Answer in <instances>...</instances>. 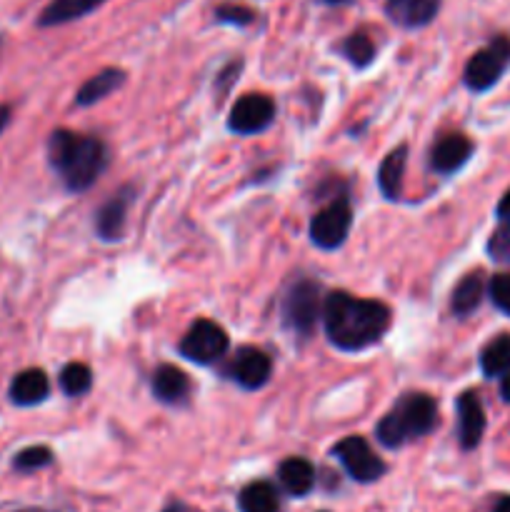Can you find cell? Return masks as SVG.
Listing matches in <instances>:
<instances>
[{
  "instance_id": "cell-1",
  "label": "cell",
  "mask_w": 510,
  "mask_h": 512,
  "mask_svg": "<svg viewBox=\"0 0 510 512\" xmlns=\"http://www.w3.org/2000/svg\"><path fill=\"white\" fill-rule=\"evenodd\" d=\"M323 323L325 335L335 348L358 353L383 338L390 325V310L378 300L355 298L338 290L325 298Z\"/></svg>"
},
{
  "instance_id": "cell-2",
  "label": "cell",
  "mask_w": 510,
  "mask_h": 512,
  "mask_svg": "<svg viewBox=\"0 0 510 512\" xmlns=\"http://www.w3.org/2000/svg\"><path fill=\"white\" fill-rule=\"evenodd\" d=\"M48 160L70 193H83L105 170L108 153L98 138L55 130L48 140Z\"/></svg>"
},
{
  "instance_id": "cell-3",
  "label": "cell",
  "mask_w": 510,
  "mask_h": 512,
  "mask_svg": "<svg viewBox=\"0 0 510 512\" xmlns=\"http://www.w3.org/2000/svg\"><path fill=\"white\" fill-rule=\"evenodd\" d=\"M435 425H438V405H435V400L425 393H408L380 420L375 435H378L385 448H400L410 440L433 433Z\"/></svg>"
},
{
  "instance_id": "cell-4",
  "label": "cell",
  "mask_w": 510,
  "mask_h": 512,
  "mask_svg": "<svg viewBox=\"0 0 510 512\" xmlns=\"http://www.w3.org/2000/svg\"><path fill=\"white\" fill-rule=\"evenodd\" d=\"M320 285L313 280H295L283 298V323L290 333L308 338L320 318Z\"/></svg>"
},
{
  "instance_id": "cell-5",
  "label": "cell",
  "mask_w": 510,
  "mask_h": 512,
  "mask_svg": "<svg viewBox=\"0 0 510 512\" xmlns=\"http://www.w3.org/2000/svg\"><path fill=\"white\" fill-rule=\"evenodd\" d=\"M510 68V38L508 35H498L495 40H490L483 50L473 55L465 65V85L475 93H485V90L493 88L500 78H503L505 70Z\"/></svg>"
},
{
  "instance_id": "cell-6",
  "label": "cell",
  "mask_w": 510,
  "mask_h": 512,
  "mask_svg": "<svg viewBox=\"0 0 510 512\" xmlns=\"http://www.w3.org/2000/svg\"><path fill=\"white\" fill-rule=\"evenodd\" d=\"M228 335L210 320H195L180 340V355L195 365H213L228 353Z\"/></svg>"
},
{
  "instance_id": "cell-7",
  "label": "cell",
  "mask_w": 510,
  "mask_h": 512,
  "mask_svg": "<svg viewBox=\"0 0 510 512\" xmlns=\"http://www.w3.org/2000/svg\"><path fill=\"white\" fill-rule=\"evenodd\" d=\"M333 455L355 483H375L385 473V463L360 435H348L333 448Z\"/></svg>"
},
{
  "instance_id": "cell-8",
  "label": "cell",
  "mask_w": 510,
  "mask_h": 512,
  "mask_svg": "<svg viewBox=\"0 0 510 512\" xmlns=\"http://www.w3.org/2000/svg\"><path fill=\"white\" fill-rule=\"evenodd\" d=\"M350 225H353V210L348 200H335L328 208L318 210L310 220V240L320 250H335L345 243Z\"/></svg>"
},
{
  "instance_id": "cell-9",
  "label": "cell",
  "mask_w": 510,
  "mask_h": 512,
  "mask_svg": "<svg viewBox=\"0 0 510 512\" xmlns=\"http://www.w3.org/2000/svg\"><path fill=\"white\" fill-rule=\"evenodd\" d=\"M275 120V103L263 93H248L230 108L228 128L238 135H258Z\"/></svg>"
},
{
  "instance_id": "cell-10",
  "label": "cell",
  "mask_w": 510,
  "mask_h": 512,
  "mask_svg": "<svg viewBox=\"0 0 510 512\" xmlns=\"http://www.w3.org/2000/svg\"><path fill=\"white\" fill-rule=\"evenodd\" d=\"M270 373H273L270 358L258 348H240L225 368V375L245 390L263 388L270 380Z\"/></svg>"
},
{
  "instance_id": "cell-11",
  "label": "cell",
  "mask_w": 510,
  "mask_h": 512,
  "mask_svg": "<svg viewBox=\"0 0 510 512\" xmlns=\"http://www.w3.org/2000/svg\"><path fill=\"white\" fill-rule=\"evenodd\" d=\"M458 440L465 450L478 448L480 438L485 433V410L483 403H480L478 393L468 390L458 398Z\"/></svg>"
},
{
  "instance_id": "cell-12",
  "label": "cell",
  "mask_w": 510,
  "mask_h": 512,
  "mask_svg": "<svg viewBox=\"0 0 510 512\" xmlns=\"http://www.w3.org/2000/svg\"><path fill=\"white\" fill-rule=\"evenodd\" d=\"M470 155H473V143L465 135L450 133L443 135L433 145V150H430V165H433L435 173L450 175L463 168Z\"/></svg>"
},
{
  "instance_id": "cell-13",
  "label": "cell",
  "mask_w": 510,
  "mask_h": 512,
  "mask_svg": "<svg viewBox=\"0 0 510 512\" xmlns=\"http://www.w3.org/2000/svg\"><path fill=\"white\" fill-rule=\"evenodd\" d=\"M440 3L443 0H388L385 3V15L405 30L425 28L438 15Z\"/></svg>"
},
{
  "instance_id": "cell-14",
  "label": "cell",
  "mask_w": 510,
  "mask_h": 512,
  "mask_svg": "<svg viewBox=\"0 0 510 512\" xmlns=\"http://www.w3.org/2000/svg\"><path fill=\"white\" fill-rule=\"evenodd\" d=\"M128 208H130V188L115 193L103 208L95 215V233L105 243H115V240L123 238L125 233V220H128Z\"/></svg>"
},
{
  "instance_id": "cell-15",
  "label": "cell",
  "mask_w": 510,
  "mask_h": 512,
  "mask_svg": "<svg viewBox=\"0 0 510 512\" xmlns=\"http://www.w3.org/2000/svg\"><path fill=\"white\" fill-rule=\"evenodd\" d=\"M50 393V383L48 375L43 373L40 368H30L23 370L13 378L10 383V403L20 405V408H33V405H40Z\"/></svg>"
},
{
  "instance_id": "cell-16",
  "label": "cell",
  "mask_w": 510,
  "mask_h": 512,
  "mask_svg": "<svg viewBox=\"0 0 510 512\" xmlns=\"http://www.w3.org/2000/svg\"><path fill=\"white\" fill-rule=\"evenodd\" d=\"M153 395L165 405L188 403L190 380L175 365H160L153 373Z\"/></svg>"
},
{
  "instance_id": "cell-17",
  "label": "cell",
  "mask_w": 510,
  "mask_h": 512,
  "mask_svg": "<svg viewBox=\"0 0 510 512\" xmlns=\"http://www.w3.org/2000/svg\"><path fill=\"white\" fill-rule=\"evenodd\" d=\"M405 158H408V148L400 145V148L390 150V153L383 158V163H380L378 188L388 200H400V195H403Z\"/></svg>"
},
{
  "instance_id": "cell-18",
  "label": "cell",
  "mask_w": 510,
  "mask_h": 512,
  "mask_svg": "<svg viewBox=\"0 0 510 512\" xmlns=\"http://www.w3.org/2000/svg\"><path fill=\"white\" fill-rule=\"evenodd\" d=\"M123 83H125V73L120 68L100 70V73H95L93 78L85 80V83L80 85L78 95H75V103H78L80 108H88V105L100 103L105 95L118 90Z\"/></svg>"
},
{
  "instance_id": "cell-19",
  "label": "cell",
  "mask_w": 510,
  "mask_h": 512,
  "mask_svg": "<svg viewBox=\"0 0 510 512\" xmlns=\"http://www.w3.org/2000/svg\"><path fill=\"white\" fill-rule=\"evenodd\" d=\"M105 0H53L48 3V8L40 13L38 25L40 28H53V25L70 23V20H78L83 15L93 13L95 8H100Z\"/></svg>"
},
{
  "instance_id": "cell-20",
  "label": "cell",
  "mask_w": 510,
  "mask_h": 512,
  "mask_svg": "<svg viewBox=\"0 0 510 512\" xmlns=\"http://www.w3.org/2000/svg\"><path fill=\"white\" fill-rule=\"evenodd\" d=\"M278 480L285 488V493L295 495V498H303V495H308L313 490L315 470L308 460L288 458L285 463H280Z\"/></svg>"
},
{
  "instance_id": "cell-21",
  "label": "cell",
  "mask_w": 510,
  "mask_h": 512,
  "mask_svg": "<svg viewBox=\"0 0 510 512\" xmlns=\"http://www.w3.org/2000/svg\"><path fill=\"white\" fill-rule=\"evenodd\" d=\"M240 512H280V495L265 480L250 483L238 495Z\"/></svg>"
},
{
  "instance_id": "cell-22",
  "label": "cell",
  "mask_w": 510,
  "mask_h": 512,
  "mask_svg": "<svg viewBox=\"0 0 510 512\" xmlns=\"http://www.w3.org/2000/svg\"><path fill=\"white\" fill-rule=\"evenodd\" d=\"M480 370L485 378H505L510 375V335H498L480 353Z\"/></svg>"
},
{
  "instance_id": "cell-23",
  "label": "cell",
  "mask_w": 510,
  "mask_h": 512,
  "mask_svg": "<svg viewBox=\"0 0 510 512\" xmlns=\"http://www.w3.org/2000/svg\"><path fill=\"white\" fill-rule=\"evenodd\" d=\"M485 295V280L480 273H470L465 275L463 280L458 283V288L453 290V313L465 318L473 310H478V305L483 303Z\"/></svg>"
},
{
  "instance_id": "cell-24",
  "label": "cell",
  "mask_w": 510,
  "mask_h": 512,
  "mask_svg": "<svg viewBox=\"0 0 510 512\" xmlns=\"http://www.w3.org/2000/svg\"><path fill=\"white\" fill-rule=\"evenodd\" d=\"M340 53H343L345 58L350 60V65H355V68H368L375 58V45L365 33H353L343 40Z\"/></svg>"
},
{
  "instance_id": "cell-25",
  "label": "cell",
  "mask_w": 510,
  "mask_h": 512,
  "mask_svg": "<svg viewBox=\"0 0 510 512\" xmlns=\"http://www.w3.org/2000/svg\"><path fill=\"white\" fill-rule=\"evenodd\" d=\"M93 385V373H90L88 365H80V363H70L65 365L63 373H60V388H63L65 395L70 398H80L85 395Z\"/></svg>"
},
{
  "instance_id": "cell-26",
  "label": "cell",
  "mask_w": 510,
  "mask_h": 512,
  "mask_svg": "<svg viewBox=\"0 0 510 512\" xmlns=\"http://www.w3.org/2000/svg\"><path fill=\"white\" fill-rule=\"evenodd\" d=\"M50 463H53V453H50V448H45V445H33V448L20 450L13 458V468L18 470V473H33V470L48 468Z\"/></svg>"
},
{
  "instance_id": "cell-27",
  "label": "cell",
  "mask_w": 510,
  "mask_h": 512,
  "mask_svg": "<svg viewBox=\"0 0 510 512\" xmlns=\"http://www.w3.org/2000/svg\"><path fill=\"white\" fill-rule=\"evenodd\" d=\"M488 255L495 263L510 265V220H505L488 240Z\"/></svg>"
},
{
  "instance_id": "cell-28",
  "label": "cell",
  "mask_w": 510,
  "mask_h": 512,
  "mask_svg": "<svg viewBox=\"0 0 510 512\" xmlns=\"http://www.w3.org/2000/svg\"><path fill=\"white\" fill-rule=\"evenodd\" d=\"M488 293L495 308H498L500 313L510 315V273L493 275V280H490L488 285Z\"/></svg>"
},
{
  "instance_id": "cell-29",
  "label": "cell",
  "mask_w": 510,
  "mask_h": 512,
  "mask_svg": "<svg viewBox=\"0 0 510 512\" xmlns=\"http://www.w3.org/2000/svg\"><path fill=\"white\" fill-rule=\"evenodd\" d=\"M215 20H218V23H228V25H238V28H243V25L253 23L255 13L250 8H245V5H220V8L215 10Z\"/></svg>"
},
{
  "instance_id": "cell-30",
  "label": "cell",
  "mask_w": 510,
  "mask_h": 512,
  "mask_svg": "<svg viewBox=\"0 0 510 512\" xmlns=\"http://www.w3.org/2000/svg\"><path fill=\"white\" fill-rule=\"evenodd\" d=\"M495 213H498V218L503 220V223H505V220H510V190L503 195V198H500L498 210H495Z\"/></svg>"
},
{
  "instance_id": "cell-31",
  "label": "cell",
  "mask_w": 510,
  "mask_h": 512,
  "mask_svg": "<svg viewBox=\"0 0 510 512\" xmlns=\"http://www.w3.org/2000/svg\"><path fill=\"white\" fill-rule=\"evenodd\" d=\"M8 123H10V108L8 105H0V133L8 128Z\"/></svg>"
},
{
  "instance_id": "cell-32",
  "label": "cell",
  "mask_w": 510,
  "mask_h": 512,
  "mask_svg": "<svg viewBox=\"0 0 510 512\" xmlns=\"http://www.w3.org/2000/svg\"><path fill=\"white\" fill-rule=\"evenodd\" d=\"M500 395H503L505 403H510V375H505L503 383H500Z\"/></svg>"
},
{
  "instance_id": "cell-33",
  "label": "cell",
  "mask_w": 510,
  "mask_h": 512,
  "mask_svg": "<svg viewBox=\"0 0 510 512\" xmlns=\"http://www.w3.org/2000/svg\"><path fill=\"white\" fill-rule=\"evenodd\" d=\"M493 512H510V495H505V498H500L498 503H495Z\"/></svg>"
},
{
  "instance_id": "cell-34",
  "label": "cell",
  "mask_w": 510,
  "mask_h": 512,
  "mask_svg": "<svg viewBox=\"0 0 510 512\" xmlns=\"http://www.w3.org/2000/svg\"><path fill=\"white\" fill-rule=\"evenodd\" d=\"M163 512H188V510H185L180 503H173V505H168V508H165Z\"/></svg>"
},
{
  "instance_id": "cell-35",
  "label": "cell",
  "mask_w": 510,
  "mask_h": 512,
  "mask_svg": "<svg viewBox=\"0 0 510 512\" xmlns=\"http://www.w3.org/2000/svg\"><path fill=\"white\" fill-rule=\"evenodd\" d=\"M325 3H330V5H338V3H345V0H325Z\"/></svg>"
},
{
  "instance_id": "cell-36",
  "label": "cell",
  "mask_w": 510,
  "mask_h": 512,
  "mask_svg": "<svg viewBox=\"0 0 510 512\" xmlns=\"http://www.w3.org/2000/svg\"><path fill=\"white\" fill-rule=\"evenodd\" d=\"M18 512H45V510H35V508H30V510H18Z\"/></svg>"
}]
</instances>
